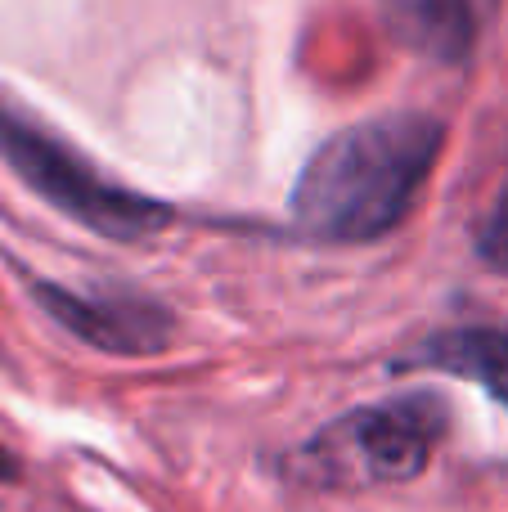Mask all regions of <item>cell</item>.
<instances>
[{"label":"cell","mask_w":508,"mask_h":512,"mask_svg":"<svg viewBox=\"0 0 508 512\" xmlns=\"http://www.w3.org/2000/svg\"><path fill=\"white\" fill-rule=\"evenodd\" d=\"M14 477H18V459L0 445V481H14Z\"/></svg>","instance_id":"ba28073f"},{"label":"cell","mask_w":508,"mask_h":512,"mask_svg":"<svg viewBox=\"0 0 508 512\" xmlns=\"http://www.w3.org/2000/svg\"><path fill=\"white\" fill-rule=\"evenodd\" d=\"M36 301L50 310L54 324H63L77 342L104 355H158L176 333V319L158 301L86 297V292L59 288V283H36Z\"/></svg>","instance_id":"277c9868"},{"label":"cell","mask_w":508,"mask_h":512,"mask_svg":"<svg viewBox=\"0 0 508 512\" xmlns=\"http://www.w3.org/2000/svg\"><path fill=\"white\" fill-rule=\"evenodd\" d=\"M477 252H482L486 265H495V270L508 274V185L500 189V198L491 203L482 230H477Z\"/></svg>","instance_id":"52a82bcc"},{"label":"cell","mask_w":508,"mask_h":512,"mask_svg":"<svg viewBox=\"0 0 508 512\" xmlns=\"http://www.w3.org/2000/svg\"><path fill=\"white\" fill-rule=\"evenodd\" d=\"M401 50L459 68L477 50V0H378Z\"/></svg>","instance_id":"5b68a950"},{"label":"cell","mask_w":508,"mask_h":512,"mask_svg":"<svg viewBox=\"0 0 508 512\" xmlns=\"http://www.w3.org/2000/svg\"><path fill=\"white\" fill-rule=\"evenodd\" d=\"M414 369H441L486 387L500 405H508V333L504 328H455L414 355Z\"/></svg>","instance_id":"8992f818"},{"label":"cell","mask_w":508,"mask_h":512,"mask_svg":"<svg viewBox=\"0 0 508 512\" xmlns=\"http://www.w3.org/2000/svg\"><path fill=\"white\" fill-rule=\"evenodd\" d=\"M441 436H446V405L437 396L414 391V396L378 400L333 418L311 441L297 445L284 459V477L306 490L396 486L428 468Z\"/></svg>","instance_id":"7a4b0ae2"},{"label":"cell","mask_w":508,"mask_h":512,"mask_svg":"<svg viewBox=\"0 0 508 512\" xmlns=\"http://www.w3.org/2000/svg\"><path fill=\"white\" fill-rule=\"evenodd\" d=\"M0 158L50 207L81 221L86 230L108 234V239H144V234L171 225V216H176L158 198H144L135 189H122L117 180H104L81 153H72L54 135L36 131L5 104H0Z\"/></svg>","instance_id":"3957f363"},{"label":"cell","mask_w":508,"mask_h":512,"mask_svg":"<svg viewBox=\"0 0 508 512\" xmlns=\"http://www.w3.org/2000/svg\"><path fill=\"white\" fill-rule=\"evenodd\" d=\"M446 126L428 113H387L329 135L293 185V225L320 243H374L414 212Z\"/></svg>","instance_id":"6da1fadb"}]
</instances>
